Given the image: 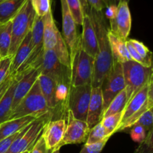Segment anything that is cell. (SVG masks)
Masks as SVG:
<instances>
[{"label": "cell", "instance_id": "obj_32", "mask_svg": "<svg viewBox=\"0 0 153 153\" xmlns=\"http://www.w3.org/2000/svg\"><path fill=\"white\" fill-rule=\"evenodd\" d=\"M153 124V112L152 108L149 109L145 113H143L139 119L136 121L133 126H140L145 129V131H152Z\"/></svg>", "mask_w": 153, "mask_h": 153}, {"label": "cell", "instance_id": "obj_14", "mask_svg": "<svg viewBox=\"0 0 153 153\" xmlns=\"http://www.w3.org/2000/svg\"><path fill=\"white\" fill-rule=\"evenodd\" d=\"M128 2L121 1L118 4L115 17L110 20V31L122 40H127L131 28V16Z\"/></svg>", "mask_w": 153, "mask_h": 153}, {"label": "cell", "instance_id": "obj_5", "mask_svg": "<svg viewBox=\"0 0 153 153\" xmlns=\"http://www.w3.org/2000/svg\"><path fill=\"white\" fill-rule=\"evenodd\" d=\"M151 82H152V78L126 103L125 109L123 111L120 125L117 131L132 127L134 123L143 113L149 109L153 108V99L149 98L148 95Z\"/></svg>", "mask_w": 153, "mask_h": 153}, {"label": "cell", "instance_id": "obj_25", "mask_svg": "<svg viewBox=\"0 0 153 153\" xmlns=\"http://www.w3.org/2000/svg\"><path fill=\"white\" fill-rule=\"evenodd\" d=\"M12 22L0 24V55L1 58L9 56V49L11 42Z\"/></svg>", "mask_w": 153, "mask_h": 153}, {"label": "cell", "instance_id": "obj_13", "mask_svg": "<svg viewBox=\"0 0 153 153\" xmlns=\"http://www.w3.org/2000/svg\"><path fill=\"white\" fill-rule=\"evenodd\" d=\"M67 122L65 133L59 147L67 144H74L86 142L90 128L86 121L78 120L69 110L67 111Z\"/></svg>", "mask_w": 153, "mask_h": 153}, {"label": "cell", "instance_id": "obj_31", "mask_svg": "<svg viewBox=\"0 0 153 153\" xmlns=\"http://www.w3.org/2000/svg\"><path fill=\"white\" fill-rule=\"evenodd\" d=\"M31 3L36 15L40 17L44 16L52 9L50 0H31Z\"/></svg>", "mask_w": 153, "mask_h": 153}, {"label": "cell", "instance_id": "obj_42", "mask_svg": "<svg viewBox=\"0 0 153 153\" xmlns=\"http://www.w3.org/2000/svg\"><path fill=\"white\" fill-rule=\"evenodd\" d=\"M51 153H60V149H54V150L52 151V152Z\"/></svg>", "mask_w": 153, "mask_h": 153}, {"label": "cell", "instance_id": "obj_21", "mask_svg": "<svg viewBox=\"0 0 153 153\" xmlns=\"http://www.w3.org/2000/svg\"><path fill=\"white\" fill-rule=\"evenodd\" d=\"M108 39L112 58L114 62L123 64L126 61H131V58L126 47V40H122L116 34L112 33L110 31V28L108 31Z\"/></svg>", "mask_w": 153, "mask_h": 153}, {"label": "cell", "instance_id": "obj_9", "mask_svg": "<svg viewBox=\"0 0 153 153\" xmlns=\"http://www.w3.org/2000/svg\"><path fill=\"white\" fill-rule=\"evenodd\" d=\"M52 113V112H51ZM51 113L34 120L22 130L5 153H22L29 152L37 139L41 135L44 125L51 117Z\"/></svg>", "mask_w": 153, "mask_h": 153}, {"label": "cell", "instance_id": "obj_28", "mask_svg": "<svg viewBox=\"0 0 153 153\" xmlns=\"http://www.w3.org/2000/svg\"><path fill=\"white\" fill-rule=\"evenodd\" d=\"M110 137L111 136L108 134L102 124L99 123L97 125L90 130L85 144H94V143H99L104 140L105 139H109Z\"/></svg>", "mask_w": 153, "mask_h": 153}, {"label": "cell", "instance_id": "obj_40", "mask_svg": "<svg viewBox=\"0 0 153 153\" xmlns=\"http://www.w3.org/2000/svg\"><path fill=\"white\" fill-rule=\"evenodd\" d=\"M105 12L104 15L105 18L109 19V21L113 19L115 17L117 13V6L115 5H111L105 7Z\"/></svg>", "mask_w": 153, "mask_h": 153}, {"label": "cell", "instance_id": "obj_18", "mask_svg": "<svg viewBox=\"0 0 153 153\" xmlns=\"http://www.w3.org/2000/svg\"><path fill=\"white\" fill-rule=\"evenodd\" d=\"M40 73L37 70L31 68L24 73L17 81L15 87L13 100L12 103V111L17 106L21 100L29 92L34 84L38 79ZM12 112V111H11Z\"/></svg>", "mask_w": 153, "mask_h": 153}, {"label": "cell", "instance_id": "obj_12", "mask_svg": "<svg viewBox=\"0 0 153 153\" xmlns=\"http://www.w3.org/2000/svg\"><path fill=\"white\" fill-rule=\"evenodd\" d=\"M62 14L63 37L68 48L70 53V60L74 56L80 42V35H79L76 28V23L70 13L66 0H60Z\"/></svg>", "mask_w": 153, "mask_h": 153}, {"label": "cell", "instance_id": "obj_20", "mask_svg": "<svg viewBox=\"0 0 153 153\" xmlns=\"http://www.w3.org/2000/svg\"><path fill=\"white\" fill-rule=\"evenodd\" d=\"M31 52V34L28 33L22 43L17 48L14 55L12 56L11 63L9 68L8 76L13 77L17 70L25 64Z\"/></svg>", "mask_w": 153, "mask_h": 153}, {"label": "cell", "instance_id": "obj_11", "mask_svg": "<svg viewBox=\"0 0 153 153\" xmlns=\"http://www.w3.org/2000/svg\"><path fill=\"white\" fill-rule=\"evenodd\" d=\"M103 100V112L119 93L125 89L122 64L114 61L111 69L103 80L101 87Z\"/></svg>", "mask_w": 153, "mask_h": 153}, {"label": "cell", "instance_id": "obj_19", "mask_svg": "<svg viewBox=\"0 0 153 153\" xmlns=\"http://www.w3.org/2000/svg\"><path fill=\"white\" fill-rule=\"evenodd\" d=\"M103 114V100L100 88H92L86 123L90 130L100 123Z\"/></svg>", "mask_w": 153, "mask_h": 153}, {"label": "cell", "instance_id": "obj_38", "mask_svg": "<svg viewBox=\"0 0 153 153\" xmlns=\"http://www.w3.org/2000/svg\"><path fill=\"white\" fill-rule=\"evenodd\" d=\"M20 131L13 134V135L10 136V137H7V138H4L3 139V140H0V153H5L7 150H8L10 145L12 144L13 140L16 139V137H17V135L19 134Z\"/></svg>", "mask_w": 153, "mask_h": 153}, {"label": "cell", "instance_id": "obj_29", "mask_svg": "<svg viewBox=\"0 0 153 153\" xmlns=\"http://www.w3.org/2000/svg\"><path fill=\"white\" fill-rule=\"evenodd\" d=\"M66 1L76 25H82L84 12L81 0H66Z\"/></svg>", "mask_w": 153, "mask_h": 153}, {"label": "cell", "instance_id": "obj_22", "mask_svg": "<svg viewBox=\"0 0 153 153\" xmlns=\"http://www.w3.org/2000/svg\"><path fill=\"white\" fill-rule=\"evenodd\" d=\"M36 119L37 118L34 117L27 116L9 120L2 123L0 124V140L22 131Z\"/></svg>", "mask_w": 153, "mask_h": 153}, {"label": "cell", "instance_id": "obj_34", "mask_svg": "<svg viewBox=\"0 0 153 153\" xmlns=\"http://www.w3.org/2000/svg\"><path fill=\"white\" fill-rule=\"evenodd\" d=\"M12 57L7 56L0 60V85L7 77Z\"/></svg>", "mask_w": 153, "mask_h": 153}, {"label": "cell", "instance_id": "obj_37", "mask_svg": "<svg viewBox=\"0 0 153 153\" xmlns=\"http://www.w3.org/2000/svg\"><path fill=\"white\" fill-rule=\"evenodd\" d=\"M52 151L49 150L46 147V143L44 141V139L42 137V135L40 136L36 143H34V146L32 149L29 151V153H51Z\"/></svg>", "mask_w": 153, "mask_h": 153}, {"label": "cell", "instance_id": "obj_27", "mask_svg": "<svg viewBox=\"0 0 153 153\" xmlns=\"http://www.w3.org/2000/svg\"><path fill=\"white\" fill-rule=\"evenodd\" d=\"M122 116L123 112H120L116 114L103 117L100 121V123L110 136L117 131L122 120Z\"/></svg>", "mask_w": 153, "mask_h": 153}, {"label": "cell", "instance_id": "obj_6", "mask_svg": "<svg viewBox=\"0 0 153 153\" xmlns=\"http://www.w3.org/2000/svg\"><path fill=\"white\" fill-rule=\"evenodd\" d=\"M122 67L128 102L152 78V67H144L131 60L123 63Z\"/></svg>", "mask_w": 153, "mask_h": 153}, {"label": "cell", "instance_id": "obj_23", "mask_svg": "<svg viewBox=\"0 0 153 153\" xmlns=\"http://www.w3.org/2000/svg\"><path fill=\"white\" fill-rule=\"evenodd\" d=\"M27 0H4L0 2V24L11 21Z\"/></svg>", "mask_w": 153, "mask_h": 153}, {"label": "cell", "instance_id": "obj_4", "mask_svg": "<svg viewBox=\"0 0 153 153\" xmlns=\"http://www.w3.org/2000/svg\"><path fill=\"white\" fill-rule=\"evenodd\" d=\"M51 112L52 111L48 108L46 100L42 94L37 79L29 92L12 111L9 120L27 116L38 118Z\"/></svg>", "mask_w": 153, "mask_h": 153}, {"label": "cell", "instance_id": "obj_30", "mask_svg": "<svg viewBox=\"0 0 153 153\" xmlns=\"http://www.w3.org/2000/svg\"><path fill=\"white\" fill-rule=\"evenodd\" d=\"M128 40L135 49L137 53L149 65L152 66V52L149 51V49L139 40L135 39H129Z\"/></svg>", "mask_w": 153, "mask_h": 153}, {"label": "cell", "instance_id": "obj_24", "mask_svg": "<svg viewBox=\"0 0 153 153\" xmlns=\"http://www.w3.org/2000/svg\"><path fill=\"white\" fill-rule=\"evenodd\" d=\"M16 83L17 81L13 78L10 85L0 100V124L8 120L11 114L13 94Z\"/></svg>", "mask_w": 153, "mask_h": 153}, {"label": "cell", "instance_id": "obj_36", "mask_svg": "<svg viewBox=\"0 0 153 153\" xmlns=\"http://www.w3.org/2000/svg\"><path fill=\"white\" fill-rule=\"evenodd\" d=\"M152 131H149L146 140L140 144L134 153H152Z\"/></svg>", "mask_w": 153, "mask_h": 153}, {"label": "cell", "instance_id": "obj_43", "mask_svg": "<svg viewBox=\"0 0 153 153\" xmlns=\"http://www.w3.org/2000/svg\"><path fill=\"white\" fill-rule=\"evenodd\" d=\"M121 1H127V2H128V1H129V0H121Z\"/></svg>", "mask_w": 153, "mask_h": 153}, {"label": "cell", "instance_id": "obj_44", "mask_svg": "<svg viewBox=\"0 0 153 153\" xmlns=\"http://www.w3.org/2000/svg\"><path fill=\"white\" fill-rule=\"evenodd\" d=\"M22 153H29V152H28H28H22Z\"/></svg>", "mask_w": 153, "mask_h": 153}, {"label": "cell", "instance_id": "obj_46", "mask_svg": "<svg viewBox=\"0 0 153 153\" xmlns=\"http://www.w3.org/2000/svg\"><path fill=\"white\" fill-rule=\"evenodd\" d=\"M1 55H0V60H1Z\"/></svg>", "mask_w": 153, "mask_h": 153}, {"label": "cell", "instance_id": "obj_35", "mask_svg": "<svg viewBox=\"0 0 153 153\" xmlns=\"http://www.w3.org/2000/svg\"><path fill=\"white\" fill-rule=\"evenodd\" d=\"M108 140V138L105 139L102 141L94 144H85L80 153H101Z\"/></svg>", "mask_w": 153, "mask_h": 153}, {"label": "cell", "instance_id": "obj_3", "mask_svg": "<svg viewBox=\"0 0 153 153\" xmlns=\"http://www.w3.org/2000/svg\"><path fill=\"white\" fill-rule=\"evenodd\" d=\"M43 49H51L55 52L60 62L70 69V53L62 34L54 20L52 9L43 16Z\"/></svg>", "mask_w": 153, "mask_h": 153}, {"label": "cell", "instance_id": "obj_2", "mask_svg": "<svg viewBox=\"0 0 153 153\" xmlns=\"http://www.w3.org/2000/svg\"><path fill=\"white\" fill-rule=\"evenodd\" d=\"M34 69L38 70L40 74L45 75L56 82L61 101L65 102L70 85V69L63 65L51 49H43L41 59Z\"/></svg>", "mask_w": 153, "mask_h": 153}, {"label": "cell", "instance_id": "obj_10", "mask_svg": "<svg viewBox=\"0 0 153 153\" xmlns=\"http://www.w3.org/2000/svg\"><path fill=\"white\" fill-rule=\"evenodd\" d=\"M91 90V85L69 87L64 108L70 111L76 119L86 121Z\"/></svg>", "mask_w": 153, "mask_h": 153}, {"label": "cell", "instance_id": "obj_45", "mask_svg": "<svg viewBox=\"0 0 153 153\" xmlns=\"http://www.w3.org/2000/svg\"><path fill=\"white\" fill-rule=\"evenodd\" d=\"M4 1V0H0V2H1V1Z\"/></svg>", "mask_w": 153, "mask_h": 153}, {"label": "cell", "instance_id": "obj_33", "mask_svg": "<svg viewBox=\"0 0 153 153\" xmlns=\"http://www.w3.org/2000/svg\"><path fill=\"white\" fill-rule=\"evenodd\" d=\"M130 134L132 140L137 143H142L146 140V131L140 126H133Z\"/></svg>", "mask_w": 153, "mask_h": 153}, {"label": "cell", "instance_id": "obj_8", "mask_svg": "<svg viewBox=\"0 0 153 153\" xmlns=\"http://www.w3.org/2000/svg\"><path fill=\"white\" fill-rule=\"evenodd\" d=\"M94 58L82 49L79 42V47L70 61V85H92L94 69Z\"/></svg>", "mask_w": 153, "mask_h": 153}, {"label": "cell", "instance_id": "obj_17", "mask_svg": "<svg viewBox=\"0 0 153 153\" xmlns=\"http://www.w3.org/2000/svg\"><path fill=\"white\" fill-rule=\"evenodd\" d=\"M37 79L42 94L51 111L57 108L60 103L63 104L60 97L59 88L55 81L43 74L39 75Z\"/></svg>", "mask_w": 153, "mask_h": 153}, {"label": "cell", "instance_id": "obj_41", "mask_svg": "<svg viewBox=\"0 0 153 153\" xmlns=\"http://www.w3.org/2000/svg\"><path fill=\"white\" fill-rule=\"evenodd\" d=\"M120 1L121 0H103V2H104L105 7L111 5L117 6L118 4H119Z\"/></svg>", "mask_w": 153, "mask_h": 153}, {"label": "cell", "instance_id": "obj_26", "mask_svg": "<svg viewBox=\"0 0 153 153\" xmlns=\"http://www.w3.org/2000/svg\"><path fill=\"white\" fill-rule=\"evenodd\" d=\"M127 103L126 91L124 89L113 99L102 114V118L123 111Z\"/></svg>", "mask_w": 153, "mask_h": 153}, {"label": "cell", "instance_id": "obj_15", "mask_svg": "<svg viewBox=\"0 0 153 153\" xmlns=\"http://www.w3.org/2000/svg\"><path fill=\"white\" fill-rule=\"evenodd\" d=\"M67 121L65 119L50 120L46 123L42 131L41 135L44 139L46 147L52 151L61 149L59 145L62 141L65 133Z\"/></svg>", "mask_w": 153, "mask_h": 153}, {"label": "cell", "instance_id": "obj_7", "mask_svg": "<svg viewBox=\"0 0 153 153\" xmlns=\"http://www.w3.org/2000/svg\"><path fill=\"white\" fill-rule=\"evenodd\" d=\"M36 13L31 5V0H27L17 14L12 19L11 42L9 56H13L25 36L31 31Z\"/></svg>", "mask_w": 153, "mask_h": 153}, {"label": "cell", "instance_id": "obj_1", "mask_svg": "<svg viewBox=\"0 0 153 153\" xmlns=\"http://www.w3.org/2000/svg\"><path fill=\"white\" fill-rule=\"evenodd\" d=\"M83 11L91 18L98 41V53L94 58L92 88H100L103 80L113 66L114 61L108 39L109 28L102 11H97L89 5L86 0H81Z\"/></svg>", "mask_w": 153, "mask_h": 153}, {"label": "cell", "instance_id": "obj_16", "mask_svg": "<svg viewBox=\"0 0 153 153\" xmlns=\"http://www.w3.org/2000/svg\"><path fill=\"white\" fill-rule=\"evenodd\" d=\"M82 25V34L80 36L81 47L88 55L95 58L98 53L97 34L91 18L85 12H84V19Z\"/></svg>", "mask_w": 153, "mask_h": 153}, {"label": "cell", "instance_id": "obj_39", "mask_svg": "<svg viewBox=\"0 0 153 153\" xmlns=\"http://www.w3.org/2000/svg\"><path fill=\"white\" fill-rule=\"evenodd\" d=\"M86 1L92 8L97 11H103V10L105 8L103 0H86Z\"/></svg>", "mask_w": 153, "mask_h": 153}]
</instances>
